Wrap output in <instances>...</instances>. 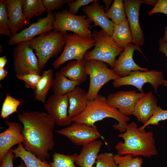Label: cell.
<instances>
[{
    "label": "cell",
    "instance_id": "obj_1",
    "mask_svg": "<svg viewBox=\"0 0 167 167\" xmlns=\"http://www.w3.org/2000/svg\"><path fill=\"white\" fill-rule=\"evenodd\" d=\"M17 117L23 125L24 148L46 161L50 156L49 151L55 145L54 120L47 113L37 111H25Z\"/></svg>",
    "mask_w": 167,
    "mask_h": 167
},
{
    "label": "cell",
    "instance_id": "obj_2",
    "mask_svg": "<svg viewBox=\"0 0 167 167\" xmlns=\"http://www.w3.org/2000/svg\"><path fill=\"white\" fill-rule=\"evenodd\" d=\"M118 136L124 139V142H119L115 146L119 155L150 157L158 154L153 133L139 130L135 122L127 124L125 131Z\"/></svg>",
    "mask_w": 167,
    "mask_h": 167
},
{
    "label": "cell",
    "instance_id": "obj_3",
    "mask_svg": "<svg viewBox=\"0 0 167 167\" xmlns=\"http://www.w3.org/2000/svg\"><path fill=\"white\" fill-rule=\"evenodd\" d=\"M110 118L117 120L118 123L113 126L120 132H124L130 118L122 114L116 108L110 105L107 98L98 94L92 101H88L84 110L79 115L71 118L74 122L82 123L94 126L95 123L104 118Z\"/></svg>",
    "mask_w": 167,
    "mask_h": 167
},
{
    "label": "cell",
    "instance_id": "obj_4",
    "mask_svg": "<svg viewBox=\"0 0 167 167\" xmlns=\"http://www.w3.org/2000/svg\"><path fill=\"white\" fill-rule=\"evenodd\" d=\"M64 33L55 31L43 33L29 41V46L35 51L41 70L49 60L58 54L65 44Z\"/></svg>",
    "mask_w": 167,
    "mask_h": 167
},
{
    "label": "cell",
    "instance_id": "obj_5",
    "mask_svg": "<svg viewBox=\"0 0 167 167\" xmlns=\"http://www.w3.org/2000/svg\"><path fill=\"white\" fill-rule=\"evenodd\" d=\"M92 34L95 41V47L92 51L86 52L84 60L85 61L94 60L104 62L113 69L116 58L123 50L118 47L111 37L102 29L100 31H94Z\"/></svg>",
    "mask_w": 167,
    "mask_h": 167
},
{
    "label": "cell",
    "instance_id": "obj_6",
    "mask_svg": "<svg viewBox=\"0 0 167 167\" xmlns=\"http://www.w3.org/2000/svg\"><path fill=\"white\" fill-rule=\"evenodd\" d=\"M54 14L55 17L54 31L64 34L71 31L84 38H92L89 29L92 21L86 15H73L66 9L55 12Z\"/></svg>",
    "mask_w": 167,
    "mask_h": 167
},
{
    "label": "cell",
    "instance_id": "obj_7",
    "mask_svg": "<svg viewBox=\"0 0 167 167\" xmlns=\"http://www.w3.org/2000/svg\"><path fill=\"white\" fill-rule=\"evenodd\" d=\"M65 44L64 49L61 55L54 61L53 65L58 69L66 62L76 59H84L87 50L95 45V41L93 38H85L73 33H65Z\"/></svg>",
    "mask_w": 167,
    "mask_h": 167
},
{
    "label": "cell",
    "instance_id": "obj_8",
    "mask_svg": "<svg viewBox=\"0 0 167 167\" xmlns=\"http://www.w3.org/2000/svg\"><path fill=\"white\" fill-rule=\"evenodd\" d=\"M87 74L90 78L89 89L87 92L88 101L93 100L98 94L101 87L111 80L120 77L108 68L103 62L91 60L86 61Z\"/></svg>",
    "mask_w": 167,
    "mask_h": 167
},
{
    "label": "cell",
    "instance_id": "obj_9",
    "mask_svg": "<svg viewBox=\"0 0 167 167\" xmlns=\"http://www.w3.org/2000/svg\"><path fill=\"white\" fill-rule=\"evenodd\" d=\"M165 80L162 71L155 70L136 71L131 72L127 76L120 77L114 80L113 85L115 88L131 85L136 87L140 92H143V86L149 83L156 92L159 86L163 85Z\"/></svg>",
    "mask_w": 167,
    "mask_h": 167
},
{
    "label": "cell",
    "instance_id": "obj_10",
    "mask_svg": "<svg viewBox=\"0 0 167 167\" xmlns=\"http://www.w3.org/2000/svg\"><path fill=\"white\" fill-rule=\"evenodd\" d=\"M29 41L23 42L17 45L13 52V64L16 75H20L30 73L40 75V69L37 57L30 47Z\"/></svg>",
    "mask_w": 167,
    "mask_h": 167
},
{
    "label": "cell",
    "instance_id": "obj_11",
    "mask_svg": "<svg viewBox=\"0 0 167 167\" xmlns=\"http://www.w3.org/2000/svg\"><path fill=\"white\" fill-rule=\"evenodd\" d=\"M55 132L67 138L75 145L83 146L99 138H104L96 125L92 126L75 122Z\"/></svg>",
    "mask_w": 167,
    "mask_h": 167
},
{
    "label": "cell",
    "instance_id": "obj_12",
    "mask_svg": "<svg viewBox=\"0 0 167 167\" xmlns=\"http://www.w3.org/2000/svg\"><path fill=\"white\" fill-rule=\"evenodd\" d=\"M55 17L52 12H48L45 17L40 18L28 28L12 36L7 44L10 46L30 41L36 35L47 32L54 29Z\"/></svg>",
    "mask_w": 167,
    "mask_h": 167
},
{
    "label": "cell",
    "instance_id": "obj_13",
    "mask_svg": "<svg viewBox=\"0 0 167 167\" xmlns=\"http://www.w3.org/2000/svg\"><path fill=\"white\" fill-rule=\"evenodd\" d=\"M69 102L66 94L50 95L44 105L47 113L54 120L56 124L62 127L70 125L72 121L68 115Z\"/></svg>",
    "mask_w": 167,
    "mask_h": 167
},
{
    "label": "cell",
    "instance_id": "obj_14",
    "mask_svg": "<svg viewBox=\"0 0 167 167\" xmlns=\"http://www.w3.org/2000/svg\"><path fill=\"white\" fill-rule=\"evenodd\" d=\"M145 94L134 90L120 91L109 94L106 98L110 105L122 114L129 116L133 115L136 103Z\"/></svg>",
    "mask_w": 167,
    "mask_h": 167
},
{
    "label": "cell",
    "instance_id": "obj_15",
    "mask_svg": "<svg viewBox=\"0 0 167 167\" xmlns=\"http://www.w3.org/2000/svg\"><path fill=\"white\" fill-rule=\"evenodd\" d=\"M123 1L132 36V43L139 46H142L144 42V38L139 20L140 7L142 3L140 0H124Z\"/></svg>",
    "mask_w": 167,
    "mask_h": 167
},
{
    "label": "cell",
    "instance_id": "obj_16",
    "mask_svg": "<svg viewBox=\"0 0 167 167\" xmlns=\"http://www.w3.org/2000/svg\"><path fill=\"white\" fill-rule=\"evenodd\" d=\"M135 50L143 54L139 46L131 43L125 48L120 54L118 59L116 60L114 66L112 69L115 73L120 77L127 76L134 71L148 70V68L142 67L135 62L133 55Z\"/></svg>",
    "mask_w": 167,
    "mask_h": 167
},
{
    "label": "cell",
    "instance_id": "obj_17",
    "mask_svg": "<svg viewBox=\"0 0 167 167\" xmlns=\"http://www.w3.org/2000/svg\"><path fill=\"white\" fill-rule=\"evenodd\" d=\"M8 128L0 134V161L14 145L22 143L25 139L23 126L19 123L6 120Z\"/></svg>",
    "mask_w": 167,
    "mask_h": 167
},
{
    "label": "cell",
    "instance_id": "obj_18",
    "mask_svg": "<svg viewBox=\"0 0 167 167\" xmlns=\"http://www.w3.org/2000/svg\"><path fill=\"white\" fill-rule=\"evenodd\" d=\"M96 1L90 5L84 7L82 11L95 26H100L102 30L111 37L115 24L107 17L103 6Z\"/></svg>",
    "mask_w": 167,
    "mask_h": 167
},
{
    "label": "cell",
    "instance_id": "obj_19",
    "mask_svg": "<svg viewBox=\"0 0 167 167\" xmlns=\"http://www.w3.org/2000/svg\"><path fill=\"white\" fill-rule=\"evenodd\" d=\"M158 106L156 98L150 91L145 93L136 103L133 115L144 125L152 117Z\"/></svg>",
    "mask_w": 167,
    "mask_h": 167
},
{
    "label": "cell",
    "instance_id": "obj_20",
    "mask_svg": "<svg viewBox=\"0 0 167 167\" xmlns=\"http://www.w3.org/2000/svg\"><path fill=\"white\" fill-rule=\"evenodd\" d=\"M12 36L20 32L28 24L23 13L22 0H6Z\"/></svg>",
    "mask_w": 167,
    "mask_h": 167
},
{
    "label": "cell",
    "instance_id": "obj_21",
    "mask_svg": "<svg viewBox=\"0 0 167 167\" xmlns=\"http://www.w3.org/2000/svg\"><path fill=\"white\" fill-rule=\"evenodd\" d=\"M69 102L68 114L72 118L82 112L85 109L88 100L87 92L78 86L66 94Z\"/></svg>",
    "mask_w": 167,
    "mask_h": 167
},
{
    "label": "cell",
    "instance_id": "obj_22",
    "mask_svg": "<svg viewBox=\"0 0 167 167\" xmlns=\"http://www.w3.org/2000/svg\"><path fill=\"white\" fill-rule=\"evenodd\" d=\"M103 144L100 140H95L83 146L75 158V164L80 167H93Z\"/></svg>",
    "mask_w": 167,
    "mask_h": 167
},
{
    "label": "cell",
    "instance_id": "obj_23",
    "mask_svg": "<svg viewBox=\"0 0 167 167\" xmlns=\"http://www.w3.org/2000/svg\"><path fill=\"white\" fill-rule=\"evenodd\" d=\"M59 72L70 79L77 81L80 84L86 80L88 75L86 61L84 59L70 62L62 67Z\"/></svg>",
    "mask_w": 167,
    "mask_h": 167
},
{
    "label": "cell",
    "instance_id": "obj_24",
    "mask_svg": "<svg viewBox=\"0 0 167 167\" xmlns=\"http://www.w3.org/2000/svg\"><path fill=\"white\" fill-rule=\"evenodd\" d=\"M111 37L116 44L123 50L132 42V36L127 19L120 24H115Z\"/></svg>",
    "mask_w": 167,
    "mask_h": 167
},
{
    "label": "cell",
    "instance_id": "obj_25",
    "mask_svg": "<svg viewBox=\"0 0 167 167\" xmlns=\"http://www.w3.org/2000/svg\"><path fill=\"white\" fill-rule=\"evenodd\" d=\"M15 158H20L26 167H52L46 161H42L32 152L24 148L22 143L18 144L17 147L13 149Z\"/></svg>",
    "mask_w": 167,
    "mask_h": 167
},
{
    "label": "cell",
    "instance_id": "obj_26",
    "mask_svg": "<svg viewBox=\"0 0 167 167\" xmlns=\"http://www.w3.org/2000/svg\"><path fill=\"white\" fill-rule=\"evenodd\" d=\"M80 84L79 82L70 79L60 72L57 71L53 79L52 86L54 94L64 95L72 91Z\"/></svg>",
    "mask_w": 167,
    "mask_h": 167
},
{
    "label": "cell",
    "instance_id": "obj_27",
    "mask_svg": "<svg viewBox=\"0 0 167 167\" xmlns=\"http://www.w3.org/2000/svg\"><path fill=\"white\" fill-rule=\"evenodd\" d=\"M54 72L52 69L42 71L41 77L34 90L35 100L42 102L45 101L48 92L52 86Z\"/></svg>",
    "mask_w": 167,
    "mask_h": 167
},
{
    "label": "cell",
    "instance_id": "obj_28",
    "mask_svg": "<svg viewBox=\"0 0 167 167\" xmlns=\"http://www.w3.org/2000/svg\"><path fill=\"white\" fill-rule=\"evenodd\" d=\"M24 17L28 24L29 20L42 14L46 9L41 0H22Z\"/></svg>",
    "mask_w": 167,
    "mask_h": 167
},
{
    "label": "cell",
    "instance_id": "obj_29",
    "mask_svg": "<svg viewBox=\"0 0 167 167\" xmlns=\"http://www.w3.org/2000/svg\"><path fill=\"white\" fill-rule=\"evenodd\" d=\"M105 13L107 17L111 19L116 24H120L127 19L123 1L122 0H114L112 6Z\"/></svg>",
    "mask_w": 167,
    "mask_h": 167
},
{
    "label": "cell",
    "instance_id": "obj_30",
    "mask_svg": "<svg viewBox=\"0 0 167 167\" xmlns=\"http://www.w3.org/2000/svg\"><path fill=\"white\" fill-rule=\"evenodd\" d=\"M77 154L67 155L55 152L53 155V162H48L52 167H78L75 163Z\"/></svg>",
    "mask_w": 167,
    "mask_h": 167
},
{
    "label": "cell",
    "instance_id": "obj_31",
    "mask_svg": "<svg viewBox=\"0 0 167 167\" xmlns=\"http://www.w3.org/2000/svg\"><path fill=\"white\" fill-rule=\"evenodd\" d=\"M117 167H142L143 161L141 157L133 156L130 154L114 155Z\"/></svg>",
    "mask_w": 167,
    "mask_h": 167
},
{
    "label": "cell",
    "instance_id": "obj_32",
    "mask_svg": "<svg viewBox=\"0 0 167 167\" xmlns=\"http://www.w3.org/2000/svg\"><path fill=\"white\" fill-rule=\"evenodd\" d=\"M23 102L9 94H7L3 103L0 116L3 119L7 118L12 113L17 112L18 107Z\"/></svg>",
    "mask_w": 167,
    "mask_h": 167
},
{
    "label": "cell",
    "instance_id": "obj_33",
    "mask_svg": "<svg viewBox=\"0 0 167 167\" xmlns=\"http://www.w3.org/2000/svg\"><path fill=\"white\" fill-rule=\"evenodd\" d=\"M0 34L12 36L6 0H0Z\"/></svg>",
    "mask_w": 167,
    "mask_h": 167
},
{
    "label": "cell",
    "instance_id": "obj_34",
    "mask_svg": "<svg viewBox=\"0 0 167 167\" xmlns=\"http://www.w3.org/2000/svg\"><path fill=\"white\" fill-rule=\"evenodd\" d=\"M95 163V167H117L114 159V155L110 152H105L99 154Z\"/></svg>",
    "mask_w": 167,
    "mask_h": 167
},
{
    "label": "cell",
    "instance_id": "obj_35",
    "mask_svg": "<svg viewBox=\"0 0 167 167\" xmlns=\"http://www.w3.org/2000/svg\"><path fill=\"white\" fill-rule=\"evenodd\" d=\"M167 119V110L163 109L158 106L156 111L150 119L141 126L139 127L140 130H144L145 128L151 125L157 126L160 122Z\"/></svg>",
    "mask_w": 167,
    "mask_h": 167
},
{
    "label": "cell",
    "instance_id": "obj_36",
    "mask_svg": "<svg viewBox=\"0 0 167 167\" xmlns=\"http://www.w3.org/2000/svg\"><path fill=\"white\" fill-rule=\"evenodd\" d=\"M17 78L25 83V86L34 90L36 89L41 75L36 73H30L20 75H16Z\"/></svg>",
    "mask_w": 167,
    "mask_h": 167
},
{
    "label": "cell",
    "instance_id": "obj_37",
    "mask_svg": "<svg viewBox=\"0 0 167 167\" xmlns=\"http://www.w3.org/2000/svg\"><path fill=\"white\" fill-rule=\"evenodd\" d=\"M96 0H76L75 1L68 0L67 4L69 9V11L72 14L76 15L79 8L82 6L88 5L92 2H94Z\"/></svg>",
    "mask_w": 167,
    "mask_h": 167
},
{
    "label": "cell",
    "instance_id": "obj_38",
    "mask_svg": "<svg viewBox=\"0 0 167 167\" xmlns=\"http://www.w3.org/2000/svg\"><path fill=\"white\" fill-rule=\"evenodd\" d=\"M43 3L48 12L61 8L68 0H42Z\"/></svg>",
    "mask_w": 167,
    "mask_h": 167
},
{
    "label": "cell",
    "instance_id": "obj_39",
    "mask_svg": "<svg viewBox=\"0 0 167 167\" xmlns=\"http://www.w3.org/2000/svg\"><path fill=\"white\" fill-rule=\"evenodd\" d=\"M161 13L167 15V0H158L152 9L148 12L149 16Z\"/></svg>",
    "mask_w": 167,
    "mask_h": 167
},
{
    "label": "cell",
    "instance_id": "obj_40",
    "mask_svg": "<svg viewBox=\"0 0 167 167\" xmlns=\"http://www.w3.org/2000/svg\"><path fill=\"white\" fill-rule=\"evenodd\" d=\"M15 155L13 149H10L0 161V167H14L13 161Z\"/></svg>",
    "mask_w": 167,
    "mask_h": 167
},
{
    "label": "cell",
    "instance_id": "obj_41",
    "mask_svg": "<svg viewBox=\"0 0 167 167\" xmlns=\"http://www.w3.org/2000/svg\"><path fill=\"white\" fill-rule=\"evenodd\" d=\"M159 51L164 54L167 58V42L165 41L162 38H161L159 41ZM163 85L167 87V80H165Z\"/></svg>",
    "mask_w": 167,
    "mask_h": 167
},
{
    "label": "cell",
    "instance_id": "obj_42",
    "mask_svg": "<svg viewBox=\"0 0 167 167\" xmlns=\"http://www.w3.org/2000/svg\"><path fill=\"white\" fill-rule=\"evenodd\" d=\"M8 74V72L5 68L0 69V80H4Z\"/></svg>",
    "mask_w": 167,
    "mask_h": 167
},
{
    "label": "cell",
    "instance_id": "obj_43",
    "mask_svg": "<svg viewBox=\"0 0 167 167\" xmlns=\"http://www.w3.org/2000/svg\"><path fill=\"white\" fill-rule=\"evenodd\" d=\"M7 62V59L5 56H2L0 58V69L5 68Z\"/></svg>",
    "mask_w": 167,
    "mask_h": 167
},
{
    "label": "cell",
    "instance_id": "obj_44",
    "mask_svg": "<svg viewBox=\"0 0 167 167\" xmlns=\"http://www.w3.org/2000/svg\"><path fill=\"white\" fill-rule=\"evenodd\" d=\"M142 3L147 4L150 5H152L154 6L156 4L158 0H140Z\"/></svg>",
    "mask_w": 167,
    "mask_h": 167
},
{
    "label": "cell",
    "instance_id": "obj_45",
    "mask_svg": "<svg viewBox=\"0 0 167 167\" xmlns=\"http://www.w3.org/2000/svg\"><path fill=\"white\" fill-rule=\"evenodd\" d=\"M103 2L105 5V7L104 8L105 12H106L109 8V7L113 2V0H103Z\"/></svg>",
    "mask_w": 167,
    "mask_h": 167
},
{
    "label": "cell",
    "instance_id": "obj_46",
    "mask_svg": "<svg viewBox=\"0 0 167 167\" xmlns=\"http://www.w3.org/2000/svg\"><path fill=\"white\" fill-rule=\"evenodd\" d=\"M162 38L165 41L167 42V26L165 28L164 36Z\"/></svg>",
    "mask_w": 167,
    "mask_h": 167
},
{
    "label": "cell",
    "instance_id": "obj_47",
    "mask_svg": "<svg viewBox=\"0 0 167 167\" xmlns=\"http://www.w3.org/2000/svg\"><path fill=\"white\" fill-rule=\"evenodd\" d=\"M18 167H26L24 164L22 160L21 161V163L19 165Z\"/></svg>",
    "mask_w": 167,
    "mask_h": 167
}]
</instances>
